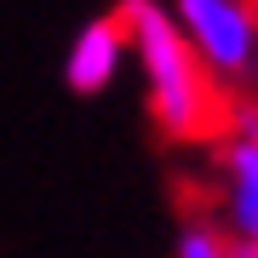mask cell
Here are the masks:
<instances>
[{
	"mask_svg": "<svg viewBox=\"0 0 258 258\" xmlns=\"http://www.w3.org/2000/svg\"><path fill=\"white\" fill-rule=\"evenodd\" d=\"M115 18L126 29V52H138L155 126L178 144L224 132V98L212 86V75L201 69V57L189 52L184 29L172 23V6H161V0H120Z\"/></svg>",
	"mask_w": 258,
	"mask_h": 258,
	"instance_id": "6da1fadb",
	"label": "cell"
},
{
	"mask_svg": "<svg viewBox=\"0 0 258 258\" xmlns=\"http://www.w3.org/2000/svg\"><path fill=\"white\" fill-rule=\"evenodd\" d=\"M224 235L258 241V132L252 138H224Z\"/></svg>",
	"mask_w": 258,
	"mask_h": 258,
	"instance_id": "277c9868",
	"label": "cell"
},
{
	"mask_svg": "<svg viewBox=\"0 0 258 258\" xmlns=\"http://www.w3.org/2000/svg\"><path fill=\"white\" fill-rule=\"evenodd\" d=\"M172 258H235V241L224 235V224L218 218H184L178 224V235H172Z\"/></svg>",
	"mask_w": 258,
	"mask_h": 258,
	"instance_id": "5b68a950",
	"label": "cell"
},
{
	"mask_svg": "<svg viewBox=\"0 0 258 258\" xmlns=\"http://www.w3.org/2000/svg\"><path fill=\"white\" fill-rule=\"evenodd\" d=\"M120 63H126V29H120V18L109 12V18H92L75 29L69 40V57H63V81L75 98H98L115 86Z\"/></svg>",
	"mask_w": 258,
	"mask_h": 258,
	"instance_id": "3957f363",
	"label": "cell"
},
{
	"mask_svg": "<svg viewBox=\"0 0 258 258\" xmlns=\"http://www.w3.org/2000/svg\"><path fill=\"white\" fill-rule=\"evenodd\" d=\"M252 6H258V0H252Z\"/></svg>",
	"mask_w": 258,
	"mask_h": 258,
	"instance_id": "52a82bcc",
	"label": "cell"
},
{
	"mask_svg": "<svg viewBox=\"0 0 258 258\" xmlns=\"http://www.w3.org/2000/svg\"><path fill=\"white\" fill-rule=\"evenodd\" d=\"M172 23L212 81H247L258 69V18L252 0H172Z\"/></svg>",
	"mask_w": 258,
	"mask_h": 258,
	"instance_id": "7a4b0ae2",
	"label": "cell"
},
{
	"mask_svg": "<svg viewBox=\"0 0 258 258\" xmlns=\"http://www.w3.org/2000/svg\"><path fill=\"white\" fill-rule=\"evenodd\" d=\"M235 258H258V241H235Z\"/></svg>",
	"mask_w": 258,
	"mask_h": 258,
	"instance_id": "8992f818",
	"label": "cell"
}]
</instances>
